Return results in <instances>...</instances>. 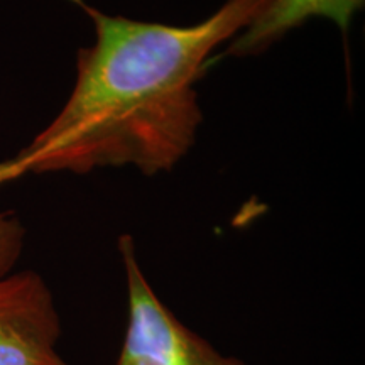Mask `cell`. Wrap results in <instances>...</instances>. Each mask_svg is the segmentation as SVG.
Listing matches in <instances>:
<instances>
[{"label":"cell","mask_w":365,"mask_h":365,"mask_svg":"<svg viewBox=\"0 0 365 365\" xmlns=\"http://www.w3.org/2000/svg\"><path fill=\"white\" fill-rule=\"evenodd\" d=\"M76 4L95 43L76 58V80L51 124L0 163V186L26 175L134 166L168 173L193 148L203 122L196 81L218 46L232 41L271 0H225L193 26L108 16Z\"/></svg>","instance_id":"cell-1"},{"label":"cell","mask_w":365,"mask_h":365,"mask_svg":"<svg viewBox=\"0 0 365 365\" xmlns=\"http://www.w3.org/2000/svg\"><path fill=\"white\" fill-rule=\"evenodd\" d=\"M127 281V330L122 352L145 354L163 365H245L228 357L176 318L145 279L130 235L118 239Z\"/></svg>","instance_id":"cell-2"},{"label":"cell","mask_w":365,"mask_h":365,"mask_svg":"<svg viewBox=\"0 0 365 365\" xmlns=\"http://www.w3.org/2000/svg\"><path fill=\"white\" fill-rule=\"evenodd\" d=\"M59 339L61 318L43 277L31 269L0 277V365H70Z\"/></svg>","instance_id":"cell-3"},{"label":"cell","mask_w":365,"mask_h":365,"mask_svg":"<svg viewBox=\"0 0 365 365\" xmlns=\"http://www.w3.org/2000/svg\"><path fill=\"white\" fill-rule=\"evenodd\" d=\"M365 0H271L250 24L228 44L223 56H254L267 51L289 31L303 26L313 17L331 19L341 34L349 33L352 17L364 9Z\"/></svg>","instance_id":"cell-4"},{"label":"cell","mask_w":365,"mask_h":365,"mask_svg":"<svg viewBox=\"0 0 365 365\" xmlns=\"http://www.w3.org/2000/svg\"><path fill=\"white\" fill-rule=\"evenodd\" d=\"M26 228L12 213L0 212V277L7 276L19 262L24 250Z\"/></svg>","instance_id":"cell-5"},{"label":"cell","mask_w":365,"mask_h":365,"mask_svg":"<svg viewBox=\"0 0 365 365\" xmlns=\"http://www.w3.org/2000/svg\"><path fill=\"white\" fill-rule=\"evenodd\" d=\"M115 365H163L159 360H156L150 355L145 354H130V352H120Z\"/></svg>","instance_id":"cell-6"}]
</instances>
